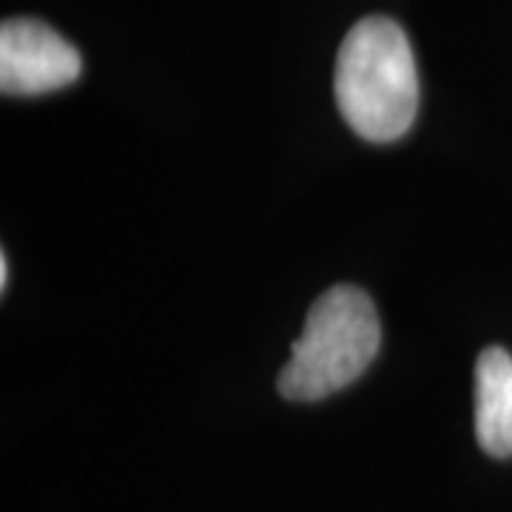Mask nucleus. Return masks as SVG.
<instances>
[{"label": "nucleus", "mask_w": 512, "mask_h": 512, "mask_svg": "<svg viewBox=\"0 0 512 512\" xmlns=\"http://www.w3.org/2000/svg\"><path fill=\"white\" fill-rule=\"evenodd\" d=\"M336 106L362 140L393 143L419 111V72L404 29L390 18L359 20L336 57Z\"/></svg>", "instance_id": "obj_1"}, {"label": "nucleus", "mask_w": 512, "mask_h": 512, "mask_svg": "<svg viewBox=\"0 0 512 512\" xmlns=\"http://www.w3.org/2000/svg\"><path fill=\"white\" fill-rule=\"evenodd\" d=\"M379 345L382 325L373 299L356 285H333L311 305L276 387L291 402L328 399L365 373Z\"/></svg>", "instance_id": "obj_2"}, {"label": "nucleus", "mask_w": 512, "mask_h": 512, "mask_svg": "<svg viewBox=\"0 0 512 512\" xmlns=\"http://www.w3.org/2000/svg\"><path fill=\"white\" fill-rule=\"evenodd\" d=\"M80 52L52 26L35 18H9L0 26V92L35 97L72 86L80 77Z\"/></svg>", "instance_id": "obj_3"}, {"label": "nucleus", "mask_w": 512, "mask_h": 512, "mask_svg": "<svg viewBox=\"0 0 512 512\" xmlns=\"http://www.w3.org/2000/svg\"><path fill=\"white\" fill-rule=\"evenodd\" d=\"M476 439L487 456H512V356L481 350L476 362Z\"/></svg>", "instance_id": "obj_4"}, {"label": "nucleus", "mask_w": 512, "mask_h": 512, "mask_svg": "<svg viewBox=\"0 0 512 512\" xmlns=\"http://www.w3.org/2000/svg\"><path fill=\"white\" fill-rule=\"evenodd\" d=\"M9 285V256L0 254V291H6Z\"/></svg>", "instance_id": "obj_5"}]
</instances>
